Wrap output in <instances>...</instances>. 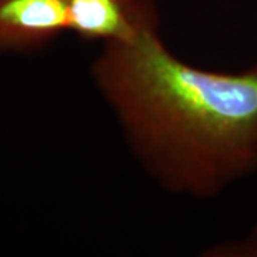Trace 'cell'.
Masks as SVG:
<instances>
[{
	"instance_id": "5",
	"label": "cell",
	"mask_w": 257,
	"mask_h": 257,
	"mask_svg": "<svg viewBox=\"0 0 257 257\" xmlns=\"http://www.w3.org/2000/svg\"><path fill=\"white\" fill-rule=\"evenodd\" d=\"M256 172H257V167H256Z\"/></svg>"
},
{
	"instance_id": "3",
	"label": "cell",
	"mask_w": 257,
	"mask_h": 257,
	"mask_svg": "<svg viewBox=\"0 0 257 257\" xmlns=\"http://www.w3.org/2000/svg\"><path fill=\"white\" fill-rule=\"evenodd\" d=\"M67 30L64 0H0V52L46 46Z\"/></svg>"
},
{
	"instance_id": "4",
	"label": "cell",
	"mask_w": 257,
	"mask_h": 257,
	"mask_svg": "<svg viewBox=\"0 0 257 257\" xmlns=\"http://www.w3.org/2000/svg\"><path fill=\"white\" fill-rule=\"evenodd\" d=\"M206 257H257V227L240 239L214 243L203 251Z\"/></svg>"
},
{
	"instance_id": "2",
	"label": "cell",
	"mask_w": 257,
	"mask_h": 257,
	"mask_svg": "<svg viewBox=\"0 0 257 257\" xmlns=\"http://www.w3.org/2000/svg\"><path fill=\"white\" fill-rule=\"evenodd\" d=\"M69 32L101 45L126 43L159 29L153 0H64Z\"/></svg>"
},
{
	"instance_id": "1",
	"label": "cell",
	"mask_w": 257,
	"mask_h": 257,
	"mask_svg": "<svg viewBox=\"0 0 257 257\" xmlns=\"http://www.w3.org/2000/svg\"><path fill=\"white\" fill-rule=\"evenodd\" d=\"M92 79L133 156L169 193L206 200L256 172L257 62L199 67L153 29L101 45Z\"/></svg>"
}]
</instances>
